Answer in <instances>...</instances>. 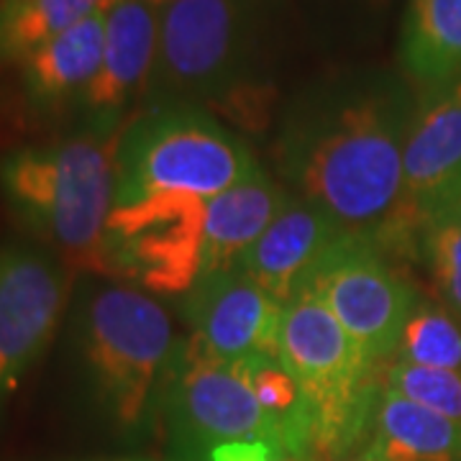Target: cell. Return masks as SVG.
<instances>
[{"label": "cell", "instance_id": "cell-1", "mask_svg": "<svg viewBox=\"0 0 461 461\" xmlns=\"http://www.w3.org/2000/svg\"><path fill=\"white\" fill-rule=\"evenodd\" d=\"M415 98L408 77L377 67L305 85L287 100L277 123V180L348 236L402 257L397 211Z\"/></svg>", "mask_w": 461, "mask_h": 461}, {"label": "cell", "instance_id": "cell-2", "mask_svg": "<svg viewBox=\"0 0 461 461\" xmlns=\"http://www.w3.org/2000/svg\"><path fill=\"white\" fill-rule=\"evenodd\" d=\"M287 0H169L141 108L198 105L262 129Z\"/></svg>", "mask_w": 461, "mask_h": 461}, {"label": "cell", "instance_id": "cell-3", "mask_svg": "<svg viewBox=\"0 0 461 461\" xmlns=\"http://www.w3.org/2000/svg\"><path fill=\"white\" fill-rule=\"evenodd\" d=\"M177 344L165 305L126 282H90L69 305L72 375L87 408L118 436L159 423Z\"/></svg>", "mask_w": 461, "mask_h": 461}, {"label": "cell", "instance_id": "cell-4", "mask_svg": "<svg viewBox=\"0 0 461 461\" xmlns=\"http://www.w3.org/2000/svg\"><path fill=\"white\" fill-rule=\"evenodd\" d=\"M113 141L83 131L51 144L14 149L0 159L5 208L69 269L105 275Z\"/></svg>", "mask_w": 461, "mask_h": 461}, {"label": "cell", "instance_id": "cell-5", "mask_svg": "<svg viewBox=\"0 0 461 461\" xmlns=\"http://www.w3.org/2000/svg\"><path fill=\"white\" fill-rule=\"evenodd\" d=\"M262 169L247 141L211 111L141 108L113 141V211L162 198H213Z\"/></svg>", "mask_w": 461, "mask_h": 461}, {"label": "cell", "instance_id": "cell-6", "mask_svg": "<svg viewBox=\"0 0 461 461\" xmlns=\"http://www.w3.org/2000/svg\"><path fill=\"white\" fill-rule=\"evenodd\" d=\"M280 362L305 402L313 461L362 451L382 390V366L369 362L313 290L300 293L282 311Z\"/></svg>", "mask_w": 461, "mask_h": 461}, {"label": "cell", "instance_id": "cell-7", "mask_svg": "<svg viewBox=\"0 0 461 461\" xmlns=\"http://www.w3.org/2000/svg\"><path fill=\"white\" fill-rule=\"evenodd\" d=\"M159 423L185 461H208L213 448L239 441H264L295 456L287 430L259 402L247 369L208 357L190 339H180L175 351Z\"/></svg>", "mask_w": 461, "mask_h": 461}, {"label": "cell", "instance_id": "cell-8", "mask_svg": "<svg viewBox=\"0 0 461 461\" xmlns=\"http://www.w3.org/2000/svg\"><path fill=\"white\" fill-rule=\"evenodd\" d=\"M393 259L375 241L346 236L308 285L377 366L395 359L402 330L423 300Z\"/></svg>", "mask_w": 461, "mask_h": 461}, {"label": "cell", "instance_id": "cell-9", "mask_svg": "<svg viewBox=\"0 0 461 461\" xmlns=\"http://www.w3.org/2000/svg\"><path fill=\"white\" fill-rule=\"evenodd\" d=\"M69 303V267L50 249L0 247V411L47 351Z\"/></svg>", "mask_w": 461, "mask_h": 461}, {"label": "cell", "instance_id": "cell-10", "mask_svg": "<svg viewBox=\"0 0 461 461\" xmlns=\"http://www.w3.org/2000/svg\"><path fill=\"white\" fill-rule=\"evenodd\" d=\"M456 203H461V83L420 87L402 154L397 211L402 254L418 257L423 229Z\"/></svg>", "mask_w": 461, "mask_h": 461}, {"label": "cell", "instance_id": "cell-11", "mask_svg": "<svg viewBox=\"0 0 461 461\" xmlns=\"http://www.w3.org/2000/svg\"><path fill=\"white\" fill-rule=\"evenodd\" d=\"M282 311V303L236 267L203 275L182 295L187 339L208 357L239 366L280 359Z\"/></svg>", "mask_w": 461, "mask_h": 461}, {"label": "cell", "instance_id": "cell-12", "mask_svg": "<svg viewBox=\"0 0 461 461\" xmlns=\"http://www.w3.org/2000/svg\"><path fill=\"white\" fill-rule=\"evenodd\" d=\"M159 14L151 0H111L98 75L80 98L85 133L115 139L133 103L147 95L159 47Z\"/></svg>", "mask_w": 461, "mask_h": 461}, {"label": "cell", "instance_id": "cell-13", "mask_svg": "<svg viewBox=\"0 0 461 461\" xmlns=\"http://www.w3.org/2000/svg\"><path fill=\"white\" fill-rule=\"evenodd\" d=\"M346 233L329 213L290 193L280 213L233 264L264 293L287 305L308 285Z\"/></svg>", "mask_w": 461, "mask_h": 461}, {"label": "cell", "instance_id": "cell-14", "mask_svg": "<svg viewBox=\"0 0 461 461\" xmlns=\"http://www.w3.org/2000/svg\"><path fill=\"white\" fill-rule=\"evenodd\" d=\"M105 8L75 23L21 62L23 95L33 111L54 113L69 103H80L103 59Z\"/></svg>", "mask_w": 461, "mask_h": 461}, {"label": "cell", "instance_id": "cell-15", "mask_svg": "<svg viewBox=\"0 0 461 461\" xmlns=\"http://www.w3.org/2000/svg\"><path fill=\"white\" fill-rule=\"evenodd\" d=\"M290 190L267 169L203 200V244L205 275L239 262L262 230L280 213Z\"/></svg>", "mask_w": 461, "mask_h": 461}, {"label": "cell", "instance_id": "cell-16", "mask_svg": "<svg viewBox=\"0 0 461 461\" xmlns=\"http://www.w3.org/2000/svg\"><path fill=\"white\" fill-rule=\"evenodd\" d=\"M364 451L382 461H461V423L382 382Z\"/></svg>", "mask_w": 461, "mask_h": 461}, {"label": "cell", "instance_id": "cell-17", "mask_svg": "<svg viewBox=\"0 0 461 461\" xmlns=\"http://www.w3.org/2000/svg\"><path fill=\"white\" fill-rule=\"evenodd\" d=\"M400 62L418 87L461 83V0H408Z\"/></svg>", "mask_w": 461, "mask_h": 461}, {"label": "cell", "instance_id": "cell-18", "mask_svg": "<svg viewBox=\"0 0 461 461\" xmlns=\"http://www.w3.org/2000/svg\"><path fill=\"white\" fill-rule=\"evenodd\" d=\"M111 0H0V62L21 65Z\"/></svg>", "mask_w": 461, "mask_h": 461}, {"label": "cell", "instance_id": "cell-19", "mask_svg": "<svg viewBox=\"0 0 461 461\" xmlns=\"http://www.w3.org/2000/svg\"><path fill=\"white\" fill-rule=\"evenodd\" d=\"M393 362L461 372V323L441 303L420 300L402 330Z\"/></svg>", "mask_w": 461, "mask_h": 461}, {"label": "cell", "instance_id": "cell-20", "mask_svg": "<svg viewBox=\"0 0 461 461\" xmlns=\"http://www.w3.org/2000/svg\"><path fill=\"white\" fill-rule=\"evenodd\" d=\"M418 257L429 269L441 305L461 323V203L436 215L423 229Z\"/></svg>", "mask_w": 461, "mask_h": 461}, {"label": "cell", "instance_id": "cell-21", "mask_svg": "<svg viewBox=\"0 0 461 461\" xmlns=\"http://www.w3.org/2000/svg\"><path fill=\"white\" fill-rule=\"evenodd\" d=\"M382 382L412 402L461 423V372L387 362L382 366Z\"/></svg>", "mask_w": 461, "mask_h": 461}, {"label": "cell", "instance_id": "cell-22", "mask_svg": "<svg viewBox=\"0 0 461 461\" xmlns=\"http://www.w3.org/2000/svg\"><path fill=\"white\" fill-rule=\"evenodd\" d=\"M208 461H303L285 454L282 448L264 441H239V444H223L211 451Z\"/></svg>", "mask_w": 461, "mask_h": 461}, {"label": "cell", "instance_id": "cell-23", "mask_svg": "<svg viewBox=\"0 0 461 461\" xmlns=\"http://www.w3.org/2000/svg\"><path fill=\"white\" fill-rule=\"evenodd\" d=\"M344 3L359 5V8H366V11H382V8H387L393 0H344Z\"/></svg>", "mask_w": 461, "mask_h": 461}, {"label": "cell", "instance_id": "cell-24", "mask_svg": "<svg viewBox=\"0 0 461 461\" xmlns=\"http://www.w3.org/2000/svg\"><path fill=\"white\" fill-rule=\"evenodd\" d=\"M339 461H382L377 459L375 454H369V451H357V454H351V456H346V459H339Z\"/></svg>", "mask_w": 461, "mask_h": 461}, {"label": "cell", "instance_id": "cell-25", "mask_svg": "<svg viewBox=\"0 0 461 461\" xmlns=\"http://www.w3.org/2000/svg\"><path fill=\"white\" fill-rule=\"evenodd\" d=\"M151 3H154V5H159V8H162V5H167V3H169V0H151Z\"/></svg>", "mask_w": 461, "mask_h": 461}, {"label": "cell", "instance_id": "cell-26", "mask_svg": "<svg viewBox=\"0 0 461 461\" xmlns=\"http://www.w3.org/2000/svg\"><path fill=\"white\" fill-rule=\"evenodd\" d=\"M113 461H136V459H113Z\"/></svg>", "mask_w": 461, "mask_h": 461}]
</instances>
